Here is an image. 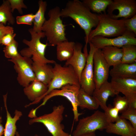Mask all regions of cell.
Here are the masks:
<instances>
[{
    "mask_svg": "<svg viewBox=\"0 0 136 136\" xmlns=\"http://www.w3.org/2000/svg\"><path fill=\"white\" fill-rule=\"evenodd\" d=\"M110 82L116 91L124 95L129 107L136 109V79L112 78Z\"/></svg>",
    "mask_w": 136,
    "mask_h": 136,
    "instance_id": "13",
    "label": "cell"
},
{
    "mask_svg": "<svg viewBox=\"0 0 136 136\" xmlns=\"http://www.w3.org/2000/svg\"><path fill=\"white\" fill-rule=\"evenodd\" d=\"M119 93L114 89L111 83L107 81L103 83L99 88L95 89L92 96L99 106L105 111L107 108V102L109 98Z\"/></svg>",
    "mask_w": 136,
    "mask_h": 136,
    "instance_id": "17",
    "label": "cell"
},
{
    "mask_svg": "<svg viewBox=\"0 0 136 136\" xmlns=\"http://www.w3.org/2000/svg\"><path fill=\"white\" fill-rule=\"evenodd\" d=\"M120 117L129 120L133 127L136 129V109L129 107L121 113Z\"/></svg>",
    "mask_w": 136,
    "mask_h": 136,
    "instance_id": "31",
    "label": "cell"
},
{
    "mask_svg": "<svg viewBox=\"0 0 136 136\" xmlns=\"http://www.w3.org/2000/svg\"><path fill=\"white\" fill-rule=\"evenodd\" d=\"M8 60L14 64V68L18 74L17 80L20 85L25 87L35 80L31 58L21 55Z\"/></svg>",
    "mask_w": 136,
    "mask_h": 136,
    "instance_id": "9",
    "label": "cell"
},
{
    "mask_svg": "<svg viewBox=\"0 0 136 136\" xmlns=\"http://www.w3.org/2000/svg\"><path fill=\"white\" fill-rule=\"evenodd\" d=\"M7 93L3 95L4 107L6 113V120L4 132V136H15L17 132L16 124L22 115L20 111L16 110L13 117H12L8 110L7 105Z\"/></svg>",
    "mask_w": 136,
    "mask_h": 136,
    "instance_id": "21",
    "label": "cell"
},
{
    "mask_svg": "<svg viewBox=\"0 0 136 136\" xmlns=\"http://www.w3.org/2000/svg\"><path fill=\"white\" fill-rule=\"evenodd\" d=\"M112 78L136 79V62L131 64L121 63L109 71Z\"/></svg>",
    "mask_w": 136,
    "mask_h": 136,
    "instance_id": "19",
    "label": "cell"
},
{
    "mask_svg": "<svg viewBox=\"0 0 136 136\" xmlns=\"http://www.w3.org/2000/svg\"><path fill=\"white\" fill-rule=\"evenodd\" d=\"M80 136H96L95 132L92 133L84 134Z\"/></svg>",
    "mask_w": 136,
    "mask_h": 136,
    "instance_id": "39",
    "label": "cell"
},
{
    "mask_svg": "<svg viewBox=\"0 0 136 136\" xmlns=\"http://www.w3.org/2000/svg\"><path fill=\"white\" fill-rule=\"evenodd\" d=\"M35 16V14L31 13L17 16L16 17V23L18 24H26L32 25Z\"/></svg>",
    "mask_w": 136,
    "mask_h": 136,
    "instance_id": "33",
    "label": "cell"
},
{
    "mask_svg": "<svg viewBox=\"0 0 136 136\" xmlns=\"http://www.w3.org/2000/svg\"><path fill=\"white\" fill-rule=\"evenodd\" d=\"M82 47L81 43H76L73 55L65 63L66 66L70 65L73 67L79 78L80 81L81 73L86 64L88 54L87 48H85L84 53L82 52Z\"/></svg>",
    "mask_w": 136,
    "mask_h": 136,
    "instance_id": "15",
    "label": "cell"
},
{
    "mask_svg": "<svg viewBox=\"0 0 136 136\" xmlns=\"http://www.w3.org/2000/svg\"><path fill=\"white\" fill-rule=\"evenodd\" d=\"M16 35V33H14V32H10L6 34L1 39V44L5 46L9 45L15 40Z\"/></svg>",
    "mask_w": 136,
    "mask_h": 136,
    "instance_id": "36",
    "label": "cell"
},
{
    "mask_svg": "<svg viewBox=\"0 0 136 136\" xmlns=\"http://www.w3.org/2000/svg\"><path fill=\"white\" fill-rule=\"evenodd\" d=\"M124 24L127 29L136 35V14L128 19H125Z\"/></svg>",
    "mask_w": 136,
    "mask_h": 136,
    "instance_id": "35",
    "label": "cell"
},
{
    "mask_svg": "<svg viewBox=\"0 0 136 136\" xmlns=\"http://www.w3.org/2000/svg\"><path fill=\"white\" fill-rule=\"evenodd\" d=\"M31 39L28 40L24 39L22 40L23 43L28 46V47L22 49L20 54L23 57L30 58L33 62L44 63L54 64L55 61L53 60L47 59L45 56V50L48 45L47 43H42L41 39L45 37L44 32H37L32 28L29 29Z\"/></svg>",
    "mask_w": 136,
    "mask_h": 136,
    "instance_id": "4",
    "label": "cell"
},
{
    "mask_svg": "<svg viewBox=\"0 0 136 136\" xmlns=\"http://www.w3.org/2000/svg\"><path fill=\"white\" fill-rule=\"evenodd\" d=\"M12 13L8 0H4L0 6V23L13 25L15 21Z\"/></svg>",
    "mask_w": 136,
    "mask_h": 136,
    "instance_id": "27",
    "label": "cell"
},
{
    "mask_svg": "<svg viewBox=\"0 0 136 136\" xmlns=\"http://www.w3.org/2000/svg\"><path fill=\"white\" fill-rule=\"evenodd\" d=\"M11 32H14L13 27L11 26L5 25L0 23V45L1 40L3 37L6 34Z\"/></svg>",
    "mask_w": 136,
    "mask_h": 136,
    "instance_id": "37",
    "label": "cell"
},
{
    "mask_svg": "<svg viewBox=\"0 0 136 136\" xmlns=\"http://www.w3.org/2000/svg\"><path fill=\"white\" fill-rule=\"evenodd\" d=\"M18 42L14 40L10 44L5 46L3 50L5 57L10 59L20 56L21 55L18 51Z\"/></svg>",
    "mask_w": 136,
    "mask_h": 136,
    "instance_id": "29",
    "label": "cell"
},
{
    "mask_svg": "<svg viewBox=\"0 0 136 136\" xmlns=\"http://www.w3.org/2000/svg\"><path fill=\"white\" fill-rule=\"evenodd\" d=\"M2 120L1 116L0 117V136H2L4 134V128L2 124Z\"/></svg>",
    "mask_w": 136,
    "mask_h": 136,
    "instance_id": "38",
    "label": "cell"
},
{
    "mask_svg": "<svg viewBox=\"0 0 136 136\" xmlns=\"http://www.w3.org/2000/svg\"><path fill=\"white\" fill-rule=\"evenodd\" d=\"M99 22L95 28L90 32L87 43L97 36L104 37H117L123 35L127 30L124 24L125 19H115L107 14H98Z\"/></svg>",
    "mask_w": 136,
    "mask_h": 136,
    "instance_id": "3",
    "label": "cell"
},
{
    "mask_svg": "<svg viewBox=\"0 0 136 136\" xmlns=\"http://www.w3.org/2000/svg\"><path fill=\"white\" fill-rule=\"evenodd\" d=\"M16 136H20L18 132L17 131L16 134Z\"/></svg>",
    "mask_w": 136,
    "mask_h": 136,
    "instance_id": "40",
    "label": "cell"
},
{
    "mask_svg": "<svg viewBox=\"0 0 136 136\" xmlns=\"http://www.w3.org/2000/svg\"><path fill=\"white\" fill-rule=\"evenodd\" d=\"M112 0H83L82 2L91 11L99 14L106 13Z\"/></svg>",
    "mask_w": 136,
    "mask_h": 136,
    "instance_id": "26",
    "label": "cell"
},
{
    "mask_svg": "<svg viewBox=\"0 0 136 136\" xmlns=\"http://www.w3.org/2000/svg\"><path fill=\"white\" fill-rule=\"evenodd\" d=\"M107 14L112 18L128 19L136 14L135 0H114L107 7Z\"/></svg>",
    "mask_w": 136,
    "mask_h": 136,
    "instance_id": "11",
    "label": "cell"
},
{
    "mask_svg": "<svg viewBox=\"0 0 136 136\" xmlns=\"http://www.w3.org/2000/svg\"><path fill=\"white\" fill-rule=\"evenodd\" d=\"M39 8L35 14L33 23V30L37 32H42V27L46 20L45 14L46 11L47 4L46 1L40 0L38 2Z\"/></svg>",
    "mask_w": 136,
    "mask_h": 136,
    "instance_id": "25",
    "label": "cell"
},
{
    "mask_svg": "<svg viewBox=\"0 0 136 136\" xmlns=\"http://www.w3.org/2000/svg\"><path fill=\"white\" fill-rule=\"evenodd\" d=\"M10 3L11 11L13 13L15 9H17L19 13L23 14L22 8L27 9V7L24 3L23 0H8Z\"/></svg>",
    "mask_w": 136,
    "mask_h": 136,
    "instance_id": "34",
    "label": "cell"
},
{
    "mask_svg": "<svg viewBox=\"0 0 136 136\" xmlns=\"http://www.w3.org/2000/svg\"><path fill=\"white\" fill-rule=\"evenodd\" d=\"M78 121L72 136H80L95 132L97 130H103L109 123L104 112L99 110L90 116L80 119Z\"/></svg>",
    "mask_w": 136,
    "mask_h": 136,
    "instance_id": "7",
    "label": "cell"
},
{
    "mask_svg": "<svg viewBox=\"0 0 136 136\" xmlns=\"http://www.w3.org/2000/svg\"><path fill=\"white\" fill-rule=\"evenodd\" d=\"M32 65L35 80L48 85L53 77V67L47 63L34 62Z\"/></svg>",
    "mask_w": 136,
    "mask_h": 136,
    "instance_id": "20",
    "label": "cell"
},
{
    "mask_svg": "<svg viewBox=\"0 0 136 136\" xmlns=\"http://www.w3.org/2000/svg\"><path fill=\"white\" fill-rule=\"evenodd\" d=\"M81 88L80 85L67 84L62 87L60 89H55L52 91L43 99L42 103L34 109L37 110L40 107L45 105L47 101L53 97L61 96L66 98L71 103L74 115V120L76 122L79 121V116L82 114L78 112V95Z\"/></svg>",
    "mask_w": 136,
    "mask_h": 136,
    "instance_id": "8",
    "label": "cell"
},
{
    "mask_svg": "<svg viewBox=\"0 0 136 136\" xmlns=\"http://www.w3.org/2000/svg\"><path fill=\"white\" fill-rule=\"evenodd\" d=\"M113 104V106L121 113L129 107L128 102L125 96H122L118 94L116 95L114 99Z\"/></svg>",
    "mask_w": 136,
    "mask_h": 136,
    "instance_id": "30",
    "label": "cell"
},
{
    "mask_svg": "<svg viewBox=\"0 0 136 136\" xmlns=\"http://www.w3.org/2000/svg\"><path fill=\"white\" fill-rule=\"evenodd\" d=\"M34 136H40L38 135L37 134H36Z\"/></svg>",
    "mask_w": 136,
    "mask_h": 136,
    "instance_id": "41",
    "label": "cell"
},
{
    "mask_svg": "<svg viewBox=\"0 0 136 136\" xmlns=\"http://www.w3.org/2000/svg\"><path fill=\"white\" fill-rule=\"evenodd\" d=\"M90 50L86 64L81 74L80 83L81 88L86 93L92 96L95 89L94 79L93 55L96 49L90 43Z\"/></svg>",
    "mask_w": 136,
    "mask_h": 136,
    "instance_id": "12",
    "label": "cell"
},
{
    "mask_svg": "<svg viewBox=\"0 0 136 136\" xmlns=\"http://www.w3.org/2000/svg\"><path fill=\"white\" fill-rule=\"evenodd\" d=\"M60 11L58 6L50 9L48 13L49 18L45 20L41 28L49 44L52 46L67 40L65 32L66 25L61 18Z\"/></svg>",
    "mask_w": 136,
    "mask_h": 136,
    "instance_id": "2",
    "label": "cell"
},
{
    "mask_svg": "<svg viewBox=\"0 0 136 136\" xmlns=\"http://www.w3.org/2000/svg\"><path fill=\"white\" fill-rule=\"evenodd\" d=\"M65 109L62 105L54 106L51 112L31 118L29 120V124L42 123L52 136H71L64 131V125L61 123Z\"/></svg>",
    "mask_w": 136,
    "mask_h": 136,
    "instance_id": "5",
    "label": "cell"
},
{
    "mask_svg": "<svg viewBox=\"0 0 136 136\" xmlns=\"http://www.w3.org/2000/svg\"><path fill=\"white\" fill-rule=\"evenodd\" d=\"M121 48L123 56L121 63L131 64L136 62V45L127 44Z\"/></svg>",
    "mask_w": 136,
    "mask_h": 136,
    "instance_id": "28",
    "label": "cell"
},
{
    "mask_svg": "<svg viewBox=\"0 0 136 136\" xmlns=\"http://www.w3.org/2000/svg\"><path fill=\"white\" fill-rule=\"evenodd\" d=\"M54 64L53 67V77L48 85L47 91L39 99L38 104L53 90L61 88L63 86L69 84L80 86L79 78L71 66H62L56 63Z\"/></svg>",
    "mask_w": 136,
    "mask_h": 136,
    "instance_id": "6",
    "label": "cell"
},
{
    "mask_svg": "<svg viewBox=\"0 0 136 136\" xmlns=\"http://www.w3.org/2000/svg\"><path fill=\"white\" fill-rule=\"evenodd\" d=\"M105 130L109 133L122 136H136V129L130 123L120 116L115 123H109Z\"/></svg>",
    "mask_w": 136,
    "mask_h": 136,
    "instance_id": "18",
    "label": "cell"
},
{
    "mask_svg": "<svg viewBox=\"0 0 136 136\" xmlns=\"http://www.w3.org/2000/svg\"><path fill=\"white\" fill-rule=\"evenodd\" d=\"M78 98V106L81 109L96 110L99 106L93 97L86 93L81 88L79 92Z\"/></svg>",
    "mask_w": 136,
    "mask_h": 136,
    "instance_id": "24",
    "label": "cell"
},
{
    "mask_svg": "<svg viewBox=\"0 0 136 136\" xmlns=\"http://www.w3.org/2000/svg\"><path fill=\"white\" fill-rule=\"evenodd\" d=\"M136 36L133 33L127 30L122 35L113 38L96 36L92 38L89 42L96 49H101L109 46L121 48L123 46L127 44L136 45Z\"/></svg>",
    "mask_w": 136,
    "mask_h": 136,
    "instance_id": "10",
    "label": "cell"
},
{
    "mask_svg": "<svg viewBox=\"0 0 136 136\" xmlns=\"http://www.w3.org/2000/svg\"><path fill=\"white\" fill-rule=\"evenodd\" d=\"M93 60L94 81L95 89H98L108 81L110 66L103 56L101 49H96Z\"/></svg>",
    "mask_w": 136,
    "mask_h": 136,
    "instance_id": "14",
    "label": "cell"
},
{
    "mask_svg": "<svg viewBox=\"0 0 136 136\" xmlns=\"http://www.w3.org/2000/svg\"><path fill=\"white\" fill-rule=\"evenodd\" d=\"M48 89V85L35 80L24 87L23 92L28 98L32 102L26 105L27 107L38 104L39 99L45 93Z\"/></svg>",
    "mask_w": 136,
    "mask_h": 136,
    "instance_id": "16",
    "label": "cell"
},
{
    "mask_svg": "<svg viewBox=\"0 0 136 136\" xmlns=\"http://www.w3.org/2000/svg\"><path fill=\"white\" fill-rule=\"evenodd\" d=\"M101 50L103 56L110 66H113L121 62L123 56L121 48L109 46Z\"/></svg>",
    "mask_w": 136,
    "mask_h": 136,
    "instance_id": "22",
    "label": "cell"
},
{
    "mask_svg": "<svg viewBox=\"0 0 136 136\" xmlns=\"http://www.w3.org/2000/svg\"><path fill=\"white\" fill-rule=\"evenodd\" d=\"M104 112L109 123L115 122L119 117L118 110L113 106L110 105L107 106V109L104 111Z\"/></svg>",
    "mask_w": 136,
    "mask_h": 136,
    "instance_id": "32",
    "label": "cell"
},
{
    "mask_svg": "<svg viewBox=\"0 0 136 136\" xmlns=\"http://www.w3.org/2000/svg\"><path fill=\"white\" fill-rule=\"evenodd\" d=\"M75 43L67 40L58 44L56 45L57 59L62 61L69 59L73 54Z\"/></svg>",
    "mask_w": 136,
    "mask_h": 136,
    "instance_id": "23",
    "label": "cell"
},
{
    "mask_svg": "<svg viewBox=\"0 0 136 136\" xmlns=\"http://www.w3.org/2000/svg\"><path fill=\"white\" fill-rule=\"evenodd\" d=\"M60 16L62 18L72 19L84 31L86 45L89 34L98 24V14L92 13L82 2L79 0L68 1L64 8L61 10Z\"/></svg>",
    "mask_w": 136,
    "mask_h": 136,
    "instance_id": "1",
    "label": "cell"
}]
</instances>
